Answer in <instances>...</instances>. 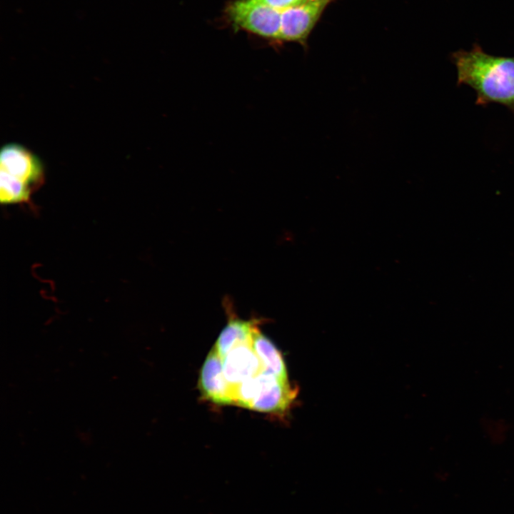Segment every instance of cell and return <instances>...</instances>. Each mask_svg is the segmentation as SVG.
Listing matches in <instances>:
<instances>
[{
    "mask_svg": "<svg viewBox=\"0 0 514 514\" xmlns=\"http://www.w3.org/2000/svg\"><path fill=\"white\" fill-rule=\"evenodd\" d=\"M458 85L465 84L477 94L476 104H502L514 111V57L496 56L475 44L470 51L452 54Z\"/></svg>",
    "mask_w": 514,
    "mask_h": 514,
    "instance_id": "obj_1",
    "label": "cell"
},
{
    "mask_svg": "<svg viewBox=\"0 0 514 514\" xmlns=\"http://www.w3.org/2000/svg\"><path fill=\"white\" fill-rule=\"evenodd\" d=\"M297 395V388L265 370L236 386V405L253 410L283 413Z\"/></svg>",
    "mask_w": 514,
    "mask_h": 514,
    "instance_id": "obj_2",
    "label": "cell"
},
{
    "mask_svg": "<svg viewBox=\"0 0 514 514\" xmlns=\"http://www.w3.org/2000/svg\"><path fill=\"white\" fill-rule=\"evenodd\" d=\"M226 13L236 28L279 41L281 11L260 0H236L228 5Z\"/></svg>",
    "mask_w": 514,
    "mask_h": 514,
    "instance_id": "obj_3",
    "label": "cell"
},
{
    "mask_svg": "<svg viewBox=\"0 0 514 514\" xmlns=\"http://www.w3.org/2000/svg\"><path fill=\"white\" fill-rule=\"evenodd\" d=\"M333 0H307L281 11L279 41L306 46L307 39L327 6Z\"/></svg>",
    "mask_w": 514,
    "mask_h": 514,
    "instance_id": "obj_4",
    "label": "cell"
},
{
    "mask_svg": "<svg viewBox=\"0 0 514 514\" xmlns=\"http://www.w3.org/2000/svg\"><path fill=\"white\" fill-rule=\"evenodd\" d=\"M0 172L24 183L32 190L44 178V167L40 159L23 146L14 143L1 148Z\"/></svg>",
    "mask_w": 514,
    "mask_h": 514,
    "instance_id": "obj_5",
    "label": "cell"
},
{
    "mask_svg": "<svg viewBox=\"0 0 514 514\" xmlns=\"http://www.w3.org/2000/svg\"><path fill=\"white\" fill-rule=\"evenodd\" d=\"M198 385L206 399L219 405L236 404V386L229 383L225 378L222 358L213 348L201 368Z\"/></svg>",
    "mask_w": 514,
    "mask_h": 514,
    "instance_id": "obj_6",
    "label": "cell"
},
{
    "mask_svg": "<svg viewBox=\"0 0 514 514\" xmlns=\"http://www.w3.org/2000/svg\"><path fill=\"white\" fill-rule=\"evenodd\" d=\"M223 372L229 383L236 386L263 371L252 344L236 346L222 358Z\"/></svg>",
    "mask_w": 514,
    "mask_h": 514,
    "instance_id": "obj_7",
    "label": "cell"
},
{
    "mask_svg": "<svg viewBox=\"0 0 514 514\" xmlns=\"http://www.w3.org/2000/svg\"><path fill=\"white\" fill-rule=\"evenodd\" d=\"M258 321L231 318L218 336L213 348L223 358L232 349L243 344H252Z\"/></svg>",
    "mask_w": 514,
    "mask_h": 514,
    "instance_id": "obj_8",
    "label": "cell"
},
{
    "mask_svg": "<svg viewBox=\"0 0 514 514\" xmlns=\"http://www.w3.org/2000/svg\"><path fill=\"white\" fill-rule=\"evenodd\" d=\"M252 347L258 357L263 370L283 381H288L284 359L275 345L259 329L253 336Z\"/></svg>",
    "mask_w": 514,
    "mask_h": 514,
    "instance_id": "obj_9",
    "label": "cell"
},
{
    "mask_svg": "<svg viewBox=\"0 0 514 514\" xmlns=\"http://www.w3.org/2000/svg\"><path fill=\"white\" fill-rule=\"evenodd\" d=\"M33 190L10 176L0 172V200L9 204L27 201Z\"/></svg>",
    "mask_w": 514,
    "mask_h": 514,
    "instance_id": "obj_10",
    "label": "cell"
},
{
    "mask_svg": "<svg viewBox=\"0 0 514 514\" xmlns=\"http://www.w3.org/2000/svg\"><path fill=\"white\" fill-rule=\"evenodd\" d=\"M263 3L276 9L278 11H283L289 7L296 6L307 0H260Z\"/></svg>",
    "mask_w": 514,
    "mask_h": 514,
    "instance_id": "obj_11",
    "label": "cell"
}]
</instances>
